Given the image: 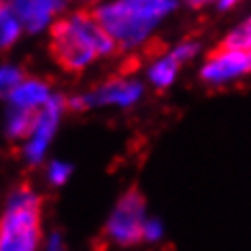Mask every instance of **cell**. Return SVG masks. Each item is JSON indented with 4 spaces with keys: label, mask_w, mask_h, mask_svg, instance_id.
<instances>
[{
    "label": "cell",
    "mask_w": 251,
    "mask_h": 251,
    "mask_svg": "<svg viewBox=\"0 0 251 251\" xmlns=\"http://www.w3.org/2000/svg\"><path fill=\"white\" fill-rule=\"evenodd\" d=\"M62 247H64V245H62V236L60 234H51V236H49L47 251H64Z\"/></svg>",
    "instance_id": "17"
},
{
    "label": "cell",
    "mask_w": 251,
    "mask_h": 251,
    "mask_svg": "<svg viewBox=\"0 0 251 251\" xmlns=\"http://www.w3.org/2000/svg\"><path fill=\"white\" fill-rule=\"evenodd\" d=\"M71 173H73V166L71 164L51 162V166H49V181H51L53 185H64L66 179L71 177Z\"/></svg>",
    "instance_id": "14"
},
{
    "label": "cell",
    "mask_w": 251,
    "mask_h": 251,
    "mask_svg": "<svg viewBox=\"0 0 251 251\" xmlns=\"http://www.w3.org/2000/svg\"><path fill=\"white\" fill-rule=\"evenodd\" d=\"M11 102L15 106H45L47 100L51 98L47 92V85L36 79H30L26 83H20L13 92L9 94Z\"/></svg>",
    "instance_id": "10"
},
{
    "label": "cell",
    "mask_w": 251,
    "mask_h": 251,
    "mask_svg": "<svg viewBox=\"0 0 251 251\" xmlns=\"http://www.w3.org/2000/svg\"><path fill=\"white\" fill-rule=\"evenodd\" d=\"M141 92V83H134V81H111V83H104L102 87L85 94V96L68 100V109L85 111L90 106L100 104H132L134 100H139Z\"/></svg>",
    "instance_id": "5"
},
{
    "label": "cell",
    "mask_w": 251,
    "mask_h": 251,
    "mask_svg": "<svg viewBox=\"0 0 251 251\" xmlns=\"http://www.w3.org/2000/svg\"><path fill=\"white\" fill-rule=\"evenodd\" d=\"M43 109L39 106H15V111L9 115L7 134L15 139H24L28 134H34L41 124Z\"/></svg>",
    "instance_id": "9"
},
{
    "label": "cell",
    "mask_w": 251,
    "mask_h": 251,
    "mask_svg": "<svg viewBox=\"0 0 251 251\" xmlns=\"http://www.w3.org/2000/svg\"><path fill=\"white\" fill-rule=\"evenodd\" d=\"M177 0H117L94 9L96 20L115 41L117 49L141 43L162 17L177 9Z\"/></svg>",
    "instance_id": "1"
},
{
    "label": "cell",
    "mask_w": 251,
    "mask_h": 251,
    "mask_svg": "<svg viewBox=\"0 0 251 251\" xmlns=\"http://www.w3.org/2000/svg\"><path fill=\"white\" fill-rule=\"evenodd\" d=\"M162 234H164V226H162L158 219H147L145 228H143V241L155 243L162 238Z\"/></svg>",
    "instance_id": "15"
},
{
    "label": "cell",
    "mask_w": 251,
    "mask_h": 251,
    "mask_svg": "<svg viewBox=\"0 0 251 251\" xmlns=\"http://www.w3.org/2000/svg\"><path fill=\"white\" fill-rule=\"evenodd\" d=\"M41 196L22 185L0 219V251H36L41 245Z\"/></svg>",
    "instance_id": "2"
},
{
    "label": "cell",
    "mask_w": 251,
    "mask_h": 251,
    "mask_svg": "<svg viewBox=\"0 0 251 251\" xmlns=\"http://www.w3.org/2000/svg\"><path fill=\"white\" fill-rule=\"evenodd\" d=\"M22 77H24V73L15 66L0 68V94H7V92L11 94L17 85L22 83Z\"/></svg>",
    "instance_id": "13"
},
{
    "label": "cell",
    "mask_w": 251,
    "mask_h": 251,
    "mask_svg": "<svg viewBox=\"0 0 251 251\" xmlns=\"http://www.w3.org/2000/svg\"><path fill=\"white\" fill-rule=\"evenodd\" d=\"M198 49H200V47L196 45V43H190V45H181V47H177V49H175V51H173L171 55H173V58H175V60H177L179 64H181V62H185V60L194 58V55L198 53Z\"/></svg>",
    "instance_id": "16"
},
{
    "label": "cell",
    "mask_w": 251,
    "mask_h": 251,
    "mask_svg": "<svg viewBox=\"0 0 251 251\" xmlns=\"http://www.w3.org/2000/svg\"><path fill=\"white\" fill-rule=\"evenodd\" d=\"M249 71H251V51H236L209 60V64L202 68L200 77L204 81H211V83H224V81Z\"/></svg>",
    "instance_id": "7"
},
{
    "label": "cell",
    "mask_w": 251,
    "mask_h": 251,
    "mask_svg": "<svg viewBox=\"0 0 251 251\" xmlns=\"http://www.w3.org/2000/svg\"><path fill=\"white\" fill-rule=\"evenodd\" d=\"M145 222V196L141 194L139 187H130L113 209L109 222H106L104 234L113 243L130 247V245L143 241Z\"/></svg>",
    "instance_id": "3"
},
{
    "label": "cell",
    "mask_w": 251,
    "mask_h": 251,
    "mask_svg": "<svg viewBox=\"0 0 251 251\" xmlns=\"http://www.w3.org/2000/svg\"><path fill=\"white\" fill-rule=\"evenodd\" d=\"M177 68H179V62L175 60L173 55H168L166 60H160L158 64L149 71V79H151L158 87H166V85L173 83L175 75H177Z\"/></svg>",
    "instance_id": "12"
},
{
    "label": "cell",
    "mask_w": 251,
    "mask_h": 251,
    "mask_svg": "<svg viewBox=\"0 0 251 251\" xmlns=\"http://www.w3.org/2000/svg\"><path fill=\"white\" fill-rule=\"evenodd\" d=\"M51 58L68 73H79L96 58V49L79 32L71 17L58 20L51 26V43H49Z\"/></svg>",
    "instance_id": "4"
},
{
    "label": "cell",
    "mask_w": 251,
    "mask_h": 251,
    "mask_svg": "<svg viewBox=\"0 0 251 251\" xmlns=\"http://www.w3.org/2000/svg\"><path fill=\"white\" fill-rule=\"evenodd\" d=\"M64 109V100L60 96H51L47 100V104L43 106V117H41V124L34 132V139L30 141V145L26 147V155L32 164H39L43 160V153L47 149V143L51 141V136L55 132V126H58V117H60V111Z\"/></svg>",
    "instance_id": "6"
},
{
    "label": "cell",
    "mask_w": 251,
    "mask_h": 251,
    "mask_svg": "<svg viewBox=\"0 0 251 251\" xmlns=\"http://www.w3.org/2000/svg\"><path fill=\"white\" fill-rule=\"evenodd\" d=\"M206 2H211V0H190V7L198 9V7H202V4H206Z\"/></svg>",
    "instance_id": "18"
},
{
    "label": "cell",
    "mask_w": 251,
    "mask_h": 251,
    "mask_svg": "<svg viewBox=\"0 0 251 251\" xmlns=\"http://www.w3.org/2000/svg\"><path fill=\"white\" fill-rule=\"evenodd\" d=\"M71 20L75 22V26L79 28V32L85 36L87 41H90V45L96 49V53H113L117 51V45L115 41L109 36V32L102 28V24L96 20V15H94V11H77Z\"/></svg>",
    "instance_id": "8"
},
{
    "label": "cell",
    "mask_w": 251,
    "mask_h": 251,
    "mask_svg": "<svg viewBox=\"0 0 251 251\" xmlns=\"http://www.w3.org/2000/svg\"><path fill=\"white\" fill-rule=\"evenodd\" d=\"M17 34H20V22L0 0V49H7L13 45Z\"/></svg>",
    "instance_id": "11"
}]
</instances>
